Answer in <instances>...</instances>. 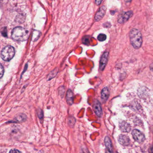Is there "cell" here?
Listing matches in <instances>:
<instances>
[{
    "instance_id": "6da1fadb",
    "label": "cell",
    "mask_w": 153,
    "mask_h": 153,
    "mask_svg": "<svg viewBox=\"0 0 153 153\" xmlns=\"http://www.w3.org/2000/svg\"><path fill=\"white\" fill-rule=\"evenodd\" d=\"M130 42L134 48L138 49L142 46L143 37L141 31L136 28H133L129 32Z\"/></svg>"
},
{
    "instance_id": "7a4b0ae2",
    "label": "cell",
    "mask_w": 153,
    "mask_h": 153,
    "mask_svg": "<svg viewBox=\"0 0 153 153\" xmlns=\"http://www.w3.org/2000/svg\"><path fill=\"white\" fill-rule=\"evenodd\" d=\"M29 36V31L22 27H16L12 31V38L16 41H26L28 39Z\"/></svg>"
},
{
    "instance_id": "3957f363",
    "label": "cell",
    "mask_w": 153,
    "mask_h": 153,
    "mask_svg": "<svg viewBox=\"0 0 153 153\" xmlns=\"http://www.w3.org/2000/svg\"><path fill=\"white\" fill-rule=\"evenodd\" d=\"M15 49L13 47L10 45L4 47L1 51V57L5 62L10 61L15 55Z\"/></svg>"
},
{
    "instance_id": "277c9868",
    "label": "cell",
    "mask_w": 153,
    "mask_h": 153,
    "mask_svg": "<svg viewBox=\"0 0 153 153\" xmlns=\"http://www.w3.org/2000/svg\"><path fill=\"white\" fill-rule=\"evenodd\" d=\"M133 12L131 10L124 12L119 14L118 18V22L120 24H123L127 22L133 16Z\"/></svg>"
},
{
    "instance_id": "5b68a950",
    "label": "cell",
    "mask_w": 153,
    "mask_h": 153,
    "mask_svg": "<svg viewBox=\"0 0 153 153\" xmlns=\"http://www.w3.org/2000/svg\"><path fill=\"white\" fill-rule=\"evenodd\" d=\"M132 135L134 139L138 143H143L145 140V135L137 129H134L133 130L132 132Z\"/></svg>"
},
{
    "instance_id": "8992f818",
    "label": "cell",
    "mask_w": 153,
    "mask_h": 153,
    "mask_svg": "<svg viewBox=\"0 0 153 153\" xmlns=\"http://www.w3.org/2000/svg\"><path fill=\"white\" fill-rule=\"evenodd\" d=\"M108 56L109 53L107 52L104 53L102 56L99 64V69L101 71H103L105 69L108 60Z\"/></svg>"
},
{
    "instance_id": "52a82bcc",
    "label": "cell",
    "mask_w": 153,
    "mask_h": 153,
    "mask_svg": "<svg viewBox=\"0 0 153 153\" xmlns=\"http://www.w3.org/2000/svg\"><path fill=\"white\" fill-rule=\"evenodd\" d=\"M93 109L96 115L100 117L102 115V108L100 103L98 100H95L93 102Z\"/></svg>"
},
{
    "instance_id": "ba28073f",
    "label": "cell",
    "mask_w": 153,
    "mask_h": 153,
    "mask_svg": "<svg viewBox=\"0 0 153 153\" xmlns=\"http://www.w3.org/2000/svg\"><path fill=\"white\" fill-rule=\"evenodd\" d=\"M107 11V8L105 6H102L96 13L95 16V19L96 21H99L105 16Z\"/></svg>"
},
{
    "instance_id": "9c48e42d",
    "label": "cell",
    "mask_w": 153,
    "mask_h": 153,
    "mask_svg": "<svg viewBox=\"0 0 153 153\" xmlns=\"http://www.w3.org/2000/svg\"><path fill=\"white\" fill-rule=\"evenodd\" d=\"M119 143L124 146H127L130 143V140L129 137L125 135H120L118 137Z\"/></svg>"
},
{
    "instance_id": "30bf717a",
    "label": "cell",
    "mask_w": 153,
    "mask_h": 153,
    "mask_svg": "<svg viewBox=\"0 0 153 153\" xmlns=\"http://www.w3.org/2000/svg\"><path fill=\"white\" fill-rule=\"evenodd\" d=\"M119 128L122 132L128 133L131 130V127L130 125L125 121L121 122L119 124Z\"/></svg>"
},
{
    "instance_id": "8fae6325",
    "label": "cell",
    "mask_w": 153,
    "mask_h": 153,
    "mask_svg": "<svg viewBox=\"0 0 153 153\" xmlns=\"http://www.w3.org/2000/svg\"><path fill=\"white\" fill-rule=\"evenodd\" d=\"M74 94L72 90L69 89L66 94V100L69 105H72L73 103Z\"/></svg>"
},
{
    "instance_id": "7c38bea8",
    "label": "cell",
    "mask_w": 153,
    "mask_h": 153,
    "mask_svg": "<svg viewBox=\"0 0 153 153\" xmlns=\"http://www.w3.org/2000/svg\"><path fill=\"white\" fill-rule=\"evenodd\" d=\"M110 92L107 87H104L101 92V99L102 101L106 102L109 97Z\"/></svg>"
},
{
    "instance_id": "4fadbf2b",
    "label": "cell",
    "mask_w": 153,
    "mask_h": 153,
    "mask_svg": "<svg viewBox=\"0 0 153 153\" xmlns=\"http://www.w3.org/2000/svg\"><path fill=\"white\" fill-rule=\"evenodd\" d=\"M26 120H27L26 115L24 114L21 113L16 116V117H14L13 121V122H16V123H21L26 121Z\"/></svg>"
},
{
    "instance_id": "5bb4252c",
    "label": "cell",
    "mask_w": 153,
    "mask_h": 153,
    "mask_svg": "<svg viewBox=\"0 0 153 153\" xmlns=\"http://www.w3.org/2000/svg\"><path fill=\"white\" fill-rule=\"evenodd\" d=\"M104 142H105L106 148L107 149L108 151L111 153H113V148H112V143H111L110 138L108 137H106L104 140Z\"/></svg>"
},
{
    "instance_id": "9a60e30c",
    "label": "cell",
    "mask_w": 153,
    "mask_h": 153,
    "mask_svg": "<svg viewBox=\"0 0 153 153\" xmlns=\"http://www.w3.org/2000/svg\"><path fill=\"white\" fill-rule=\"evenodd\" d=\"M40 31H38V30H34L32 37V41H35L37 40L39 37L40 36Z\"/></svg>"
},
{
    "instance_id": "2e32d148",
    "label": "cell",
    "mask_w": 153,
    "mask_h": 153,
    "mask_svg": "<svg viewBox=\"0 0 153 153\" xmlns=\"http://www.w3.org/2000/svg\"><path fill=\"white\" fill-rule=\"evenodd\" d=\"M57 72H58V69H57V70L55 69L54 70V71H52L51 72H50L49 75L48 76V81H49L50 79H52V78L55 77V76H56V75H57Z\"/></svg>"
},
{
    "instance_id": "e0dca14e",
    "label": "cell",
    "mask_w": 153,
    "mask_h": 153,
    "mask_svg": "<svg viewBox=\"0 0 153 153\" xmlns=\"http://www.w3.org/2000/svg\"><path fill=\"white\" fill-rule=\"evenodd\" d=\"M107 39V36L104 34H100L98 36V39L100 41H104Z\"/></svg>"
},
{
    "instance_id": "ac0fdd59",
    "label": "cell",
    "mask_w": 153,
    "mask_h": 153,
    "mask_svg": "<svg viewBox=\"0 0 153 153\" xmlns=\"http://www.w3.org/2000/svg\"><path fill=\"white\" fill-rule=\"evenodd\" d=\"M38 116L39 118L40 119H42L43 117V111L41 110L40 109H39L38 111Z\"/></svg>"
},
{
    "instance_id": "d6986e66",
    "label": "cell",
    "mask_w": 153,
    "mask_h": 153,
    "mask_svg": "<svg viewBox=\"0 0 153 153\" xmlns=\"http://www.w3.org/2000/svg\"><path fill=\"white\" fill-rule=\"evenodd\" d=\"M82 42L83 44H85V45H88L90 42L89 38L87 37H84L83 39H82Z\"/></svg>"
},
{
    "instance_id": "ffe728a7",
    "label": "cell",
    "mask_w": 153,
    "mask_h": 153,
    "mask_svg": "<svg viewBox=\"0 0 153 153\" xmlns=\"http://www.w3.org/2000/svg\"><path fill=\"white\" fill-rule=\"evenodd\" d=\"M4 72V67H3L2 65L1 64V68H0V73H1L0 76H1V78H2L3 76Z\"/></svg>"
},
{
    "instance_id": "44dd1931",
    "label": "cell",
    "mask_w": 153,
    "mask_h": 153,
    "mask_svg": "<svg viewBox=\"0 0 153 153\" xmlns=\"http://www.w3.org/2000/svg\"><path fill=\"white\" fill-rule=\"evenodd\" d=\"M103 26H104V27H105L109 28L111 27V24H110V23L109 22H107L104 23V24H103Z\"/></svg>"
},
{
    "instance_id": "7402d4cb",
    "label": "cell",
    "mask_w": 153,
    "mask_h": 153,
    "mask_svg": "<svg viewBox=\"0 0 153 153\" xmlns=\"http://www.w3.org/2000/svg\"><path fill=\"white\" fill-rule=\"evenodd\" d=\"M9 153H21V152L20 151H19V150L13 149V150H11Z\"/></svg>"
},
{
    "instance_id": "603a6c76",
    "label": "cell",
    "mask_w": 153,
    "mask_h": 153,
    "mask_svg": "<svg viewBox=\"0 0 153 153\" xmlns=\"http://www.w3.org/2000/svg\"><path fill=\"white\" fill-rule=\"evenodd\" d=\"M102 0H95V3L97 5H99L101 4Z\"/></svg>"
},
{
    "instance_id": "cb8c5ba5",
    "label": "cell",
    "mask_w": 153,
    "mask_h": 153,
    "mask_svg": "<svg viewBox=\"0 0 153 153\" xmlns=\"http://www.w3.org/2000/svg\"><path fill=\"white\" fill-rule=\"evenodd\" d=\"M2 35L3 36L7 37V32H6V30H3L2 32H1Z\"/></svg>"
},
{
    "instance_id": "d4e9b609",
    "label": "cell",
    "mask_w": 153,
    "mask_h": 153,
    "mask_svg": "<svg viewBox=\"0 0 153 153\" xmlns=\"http://www.w3.org/2000/svg\"><path fill=\"white\" fill-rule=\"evenodd\" d=\"M150 68L151 71H153V63H152L151 65H150Z\"/></svg>"
},
{
    "instance_id": "484cf974",
    "label": "cell",
    "mask_w": 153,
    "mask_h": 153,
    "mask_svg": "<svg viewBox=\"0 0 153 153\" xmlns=\"http://www.w3.org/2000/svg\"><path fill=\"white\" fill-rule=\"evenodd\" d=\"M132 0H125V1L126 3H130L132 1Z\"/></svg>"
},
{
    "instance_id": "4316f807",
    "label": "cell",
    "mask_w": 153,
    "mask_h": 153,
    "mask_svg": "<svg viewBox=\"0 0 153 153\" xmlns=\"http://www.w3.org/2000/svg\"><path fill=\"white\" fill-rule=\"evenodd\" d=\"M106 153H111L110 152H109L108 151H107V152H106Z\"/></svg>"
}]
</instances>
